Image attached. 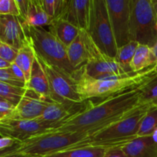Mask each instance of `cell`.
I'll list each match as a JSON object with an SVG mask.
<instances>
[{
	"label": "cell",
	"instance_id": "16",
	"mask_svg": "<svg viewBox=\"0 0 157 157\" xmlns=\"http://www.w3.org/2000/svg\"><path fill=\"white\" fill-rule=\"evenodd\" d=\"M89 36L85 30H80L75 41L67 47V55L72 67L76 71L82 68L89 59Z\"/></svg>",
	"mask_w": 157,
	"mask_h": 157
},
{
	"label": "cell",
	"instance_id": "12",
	"mask_svg": "<svg viewBox=\"0 0 157 157\" xmlns=\"http://www.w3.org/2000/svg\"><path fill=\"white\" fill-rule=\"evenodd\" d=\"M87 104L88 101L81 104L68 101L48 102L43 113L38 120L50 126L54 130H55L61 127L63 123L84 110L87 107Z\"/></svg>",
	"mask_w": 157,
	"mask_h": 157
},
{
	"label": "cell",
	"instance_id": "2",
	"mask_svg": "<svg viewBox=\"0 0 157 157\" xmlns=\"http://www.w3.org/2000/svg\"><path fill=\"white\" fill-rule=\"evenodd\" d=\"M153 67L139 73H131L102 79L89 78L79 70L75 75V83L78 92L86 101L92 98L106 99L139 87L154 78Z\"/></svg>",
	"mask_w": 157,
	"mask_h": 157
},
{
	"label": "cell",
	"instance_id": "34",
	"mask_svg": "<svg viewBox=\"0 0 157 157\" xmlns=\"http://www.w3.org/2000/svg\"><path fill=\"white\" fill-rule=\"evenodd\" d=\"M103 157H128L124 151L123 150L122 147H113L107 150L104 156Z\"/></svg>",
	"mask_w": 157,
	"mask_h": 157
},
{
	"label": "cell",
	"instance_id": "8",
	"mask_svg": "<svg viewBox=\"0 0 157 157\" xmlns=\"http://www.w3.org/2000/svg\"><path fill=\"white\" fill-rule=\"evenodd\" d=\"M89 54L87 64L79 70L89 78L102 79L134 73L131 69L127 68L119 64L115 58H111L101 52L90 37L89 38Z\"/></svg>",
	"mask_w": 157,
	"mask_h": 157
},
{
	"label": "cell",
	"instance_id": "10",
	"mask_svg": "<svg viewBox=\"0 0 157 157\" xmlns=\"http://www.w3.org/2000/svg\"><path fill=\"white\" fill-rule=\"evenodd\" d=\"M53 128L39 120L9 119L0 121L1 136H10L22 143L53 131Z\"/></svg>",
	"mask_w": 157,
	"mask_h": 157
},
{
	"label": "cell",
	"instance_id": "29",
	"mask_svg": "<svg viewBox=\"0 0 157 157\" xmlns=\"http://www.w3.org/2000/svg\"><path fill=\"white\" fill-rule=\"evenodd\" d=\"M0 82L6 83L12 86H15V87L26 88L25 84L16 78V76L14 75L10 68L0 70Z\"/></svg>",
	"mask_w": 157,
	"mask_h": 157
},
{
	"label": "cell",
	"instance_id": "38",
	"mask_svg": "<svg viewBox=\"0 0 157 157\" xmlns=\"http://www.w3.org/2000/svg\"><path fill=\"white\" fill-rule=\"evenodd\" d=\"M152 55H153V61H154L155 64L157 62V42L155 44V45L153 48H151Z\"/></svg>",
	"mask_w": 157,
	"mask_h": 157
},
{
	"label": "cell",
	"instance_id": "35",
	"mask_svg": "<svg viewBox=\"0 0 157 157\" xmlns=\"http://www.w3.org/2000/svg\"><path fill=\"white\" fill-rule=\"evenodd\" d=\"M10 69L11 71L13 72L14 75L16 76V78H18L21 82L24 83V84H25L26 87H27V80H26V77H25V75L24 71H23L21 70V69L20 68V67H18L15 62L12 63Z\"/></svg>",
	"mask_w": 157,
	"mask_h": 157
},
{
	"label": "cell",
	"instance_id": "21",
	"mask_svg": "<svg viewBox=\"0 0 157 157\" xmlns=\"http://www.w3.org/2000/svg\"><path fill=\"white\" fill-rule=\"evenodd\" d=\"M36 58L35 48L30 39L18 50V54L15 59V63L24 71L27 80V87L30 81L32 67ZM27 89V87H26Z\"/></svg>",
	"mask_w": 157,
	"mask_h": 157
},
{
	"label": "cell",
	"instance_id": "36",
	"mask_svg": "<svg viewBox=\"0 0 157 157\" xmlns=\"http://www.w3.org/2000/svg\"><path fill=\"white\" fill-rule=\"evenodd\" d=\"M12 63H10L9 61H5V60L0 58V70H5V69L10 68L11 66H12Z\"/></svg>",
	"mask_w": 157,
	"mask_h": 157
},
{
	"label": "cell",
	"instance_id": "17",
	"mask_svg": "<svg viewBox=\"0 0 157 157\" xmlns=\"http://www.w3.org/2000/svg\"><path fill=\"white\" fill-rule=\"evenodd\" d=\"M27 89L35 92L42 101L46 102L53 101L52 92L49 85L48 80L42 66L37 58H35L32 67L30 81Z\"/></svg>",
	"mask_w": 157,
	"mask_h": 157
},
{
	"label": "cell",
	"instance_id": "26",
	"mask_svg": "<svg viewBox=\"0 0 157 157\" xmlns=\"http://www.w3.org/2000/svg\"><path fill=\"white\" fill-rule=\"evenodd\" d=\"M139 44V43L136 41H130L128 44L118 48L117 53L115 57L117 62L127 68L131 69L130 64L133 60Z\"/></svg>",
	"mask_w": 157,
	"mask_h": 157
},
{
	"label": "cell",
	"instance_id": "9",
	"mask_svg": "<svg viewBox=\"0 0 157 157\" xmlns=\"http://www.w3.org/2000/svg\"><path fill=\"white\" fill-rule=\"evenodd\" d=\"M46 74L52 92V100L56 102H73L81 104L84 102L76 87V83L63 75L61 71L48 64L36 55Z\"/></svg>",
	"mask_w": 157,
	"mask_h": 157
},
{
	"label": "cell",
	"instance_id": "7",
	"mask_svg": "<svg viewBox=\"0 0 157 157\" xmlns=\"http://www.w3.org/2000/svg\"><path fill=\"white\" fill-rule=\"evenodd\" d=\"M87 33L97 46L108 56L115 58L118 48L112 29L106 0H91Z\"/></svg>",
	"mask_w": 157,
	"mask_h": 157
},
{
	"label": "cell",
	"instance_id": "6",
	"mask_svg": "<svg viewBox=\"0 0 157 157\" xmlns=\"http://www.w3.org/2000/svg\"><path fill=\"white\" fill-rule=\"evenodd\" d=\"M156 17L152 0H130V41L153 48L157 42Z\"/></svg>",
	"mask_w": 157,
	"mask_h": 157
},
{
	"label": "cell",
	"instance_id": "37",
	"mask_svg": "<svg viewBox=\"0 0 157 157\" xmlns=\"http://www.w3.org/2000/svg\"><path fill=\"white\" fill-rule=\"evenodd\" d=\"M0 157H27L22 154H20L18 153H9L6 154H1Z\"/></svg>",
	"mask_w": 157,
	"mask_h": 157
},
{
	"label": "cell",
	"instance_id": "22",
	"mask_svg": "<svg viewBox=\"0 0 157 157\" xmlns=\"http://www.w3.org/2000/svg\"><path fill=\"white\" fill-rule=\"evenodd\" d=\"M154 65L155 62L153 61L151 48L147 45L139 44L130 64L132 71L139 73Z\"/></svg>",
	"mask_w": 157,
	"mask_h": 157
},
{
	"label": "cell",
	"instance_id": "33",
	"mask_svg": "<svg viewBox=\"0 0 157 157\" xmlns=\"http://www.w3.org/2000/svg\"><path fill=\"white\" fill-rule=\"evenodd\" d=\"M29 1H30V0H16L18 9H19L20 11V14H21L20 18H21L23 21H25L26 17H27L28 10H29Z\"/></svg>",
	"mask_w": 157,
	"mask_h": 157
},
{
	"label": "cell",
	"instance_id": "3",
	"mask_svg": "<svg viewBox=\"0 0 157 157\" xmlns=\"http://www.w3.org/2000/svg\"><path fill=\"white\" fill-rule=\"evenodd\" d=\"M90 138L86 133L51 132L0 151V155L18 153L27 157H44L77 147H88Z\"/></svg>",
	"mask_w": 157,
	"mask_h": 157
},
{
	"label": "cell",
	"instance_id": "14",
	"mask_svg": "<svg viewBox=\"0 0 157 157\" xmlns=\"http://www.w3.org/2000/svg\"><path fill=\"white\" fill-rule=\"evenodd\" d=\"M91 0H69L63 19L78 28L80 30L87 31L90 16Z\"/></svg>",
	"mask_w": 157,
	"mask_h": 157
},
{
	"label": "cell",
	"instance_id": "41",
	"mask_svg": "<svg viewBox=\"0 0 157 157\" xmlns=\"http://www.w3.org/2000/svg\"><path fill=\"white\" fill-rule=\"evenodd\" d=\"M156 25H157V17H156Z\"/></svg>",
	"mask_w": 157,
	"mask_h": 157
},
{
	"label": "cell",
	"instance_id": "32",
	"mask_svg": "<svg viewBox=\"0 0 157 157\" xmlns=\"http://www.w3.org/2000/svg\"><path fill=\"white\" fill-rule=\"evenodd\" d=\"M19 143L21 142L14 139V138L10 137V136H1V139H0V151H4V150L12 148Z\"/></svg>",
	"mask_w": 157,
	"mask_h": 157
},
{
	"label": "cell",
	"instance_id": "11",
	"mask_svg": "<svg viewBox=\"0 0 157 157\" xmlns=\"http://www.w3.org/2000/svg\"><path fill=\"white\" fill-rule=\"evenodd\" d=\"M109 17L118 48L130 39V0H106Z\"/></svg>",
	"mask_w": 157,
	"mask_h": 157
},
{
	"label": "cell",
	"instance_id": "13",
	"mask_svg": "<svg viewBox=\"0 0 157 157\" xmlns=\"http://www.w3.org/2000/svg\"><path fill=\"white\" fill-rule=\"evenodd\" d=\"M29 41L23 20L13 15H0V41L19 50Z\"/></svg>",
	"mask_w": 157,
	"mask_h": 157
},
{
	"label": "cell",
	"instance_id": "20",
	"mask_svg": "<svg viewBox=\"0 0 157 157\" xmlns=\"http://www.w3.org/2000/svg\"><path fill=\"white\" fill-rule=\"evenodd\" d=\"M52 19L44 11L41 0H30L27 17L24 22L28 26L35 28H44L49 26Z\"/></svg>",
	"mask_w": 157,
	"mask_h": 157
},
{
	"label": "cell",
	"instance_id": "25",
	"mask_svg": "<svg viewBox=\"0 0 157 157\" xmlns=\"http://www.w3.org/2000/svg\"><path fill=\"white\" fill-rule=\"evenodd\" d=\"M26 88L12 86L0 82V98L4 99L16 107L23 97L25 95Z\"/></svg>",
	"mask_w": 157,
	"mask_h": 157
},
{
	"label": "cell",
	"instance_id": "40",
	"mask_svg": "<svg viewBox=\"0 0 157 157\" xmlns=\"http://www.w3.org/2000/svg\"><path fill=\"white\" fill-rule=\"evenodd\" d=\"M153 71L155 76H157V62L154 66H153Z\"/></svg>",
	"mask_w": 157,
	"mask_h": 157
},
{
	"label": "cell",
	"instance_id": "28",
	"mask_svg": "<svg viewBox=\"0 0 157 157\" xmlns=\"http://www.w3.org/2000/svg\"><path fill=\"white\" fill-rule=\"evenodd\" d=\"M0 15L21 16L16 0H0Z\"/></svg>",
	"mask_w": 157,
	"mask_h": 157
},
{
	"label": "cell",
	"instance_id": "4",
	"mask_svg": "<svg viewBox=\"0 0 157 157\" xmlns=\"http://www.w3.org/2000/svg\"><path fill=\"white\" fill-rule=\"evenodd\" d=\"M23 24L37 56L75 81L77 71L69 61L67 48L48 29L30 27L24 21Z\"/></svg>",
	"mask_w": 157,
	"mask_h": 157
},
{
	"label": "cell",
	"instance_id": "27",
	"mask_svg": "<svg viewBox=\"0 0 157 157\" xmlns=\"http://www.w3.org/2000/svg\"><path fill=\"white\" fill-rule=\"evenodd\" d=\"M141 104L157 106V76H155L142 86Z\"/></svg>",
	"mask_w": 157,
	"mask_h": 157
},
{
	"label": "cell",
	"instance_id": "5",
	"mask_svg": "<svg viewBox=\"0 0 157 157\" xmlns=\"http://www.w3.org/2000/svg\"><path fill=\"white\" fill-rule=\"evenodd\" d=\"M151 104H144L134 113L101 130L90 140L88 147L113 148L123 147L138 137L140 125Z\"/></svg>",
	"mask_w": 157,
	"mask_h": 157
},
{
	"label": "cell",
	"instance_id": "31",
	"mask_svg": "<svg viewBox=\"0 0 157 157\" xmlns=\"http://www.w3.org/2000/svg\"><path fill=\"white\" fill-rule=\"evenodd\" d=\"M15 109V106L12 103L0 98V121L10 118Z\"/></svg>",
	"mask_w": 157,
	"mask_h": 157
},
{
	"label": "cell",
	"instance_id": "18",
	"mask_svg": "<svg viewBox=\"0 0 157 157\" xmlns=\"http://www.w3.org/2000/svg\"><path fill=\"white\" fill-rule=\"evenodd\" d=\"M122 149L128 157H157V144L151 136L136 138Z\"/></svg>",
	"mask_w": 157,
	"mask_h": 157
},
{
	"label": "cell",
	"instance_id": "39",
	"mask_svg": "<svg viewBox=\"0 0 157 157\" xmlns=\"http://www.w3.org/2000/svg\"><path fill=\"white\" fill-rule=\"evenodd\" d=\"M151 136H152V138H153V141H154L156 144H157V128L154 130V131H153V134L151 135Z\"/></svg>",
	"mask_w": 157,
	"mask_h": 157
},
{
	"label": "cell",
	"instance_id": "30",
	"mask_svg": "<svg viewBox=\"0 0 157 157\" xmlns=\"http://www.w3.org/2000/svg\"><path fill=\"white\" fill-rule=\"evenodd\" d=\"M18 54V49L0 41V58L10 63L15 62Z\"/></svg>",
	"mask_w": 157,
	"mask_h": 157
},
{
	"label": "cell",
	"instance_id": "23",
	"mask_svg": "<svg viewBox=\"0 0 157 157\" xmlns=\"http://www.w3.org/2000/svg\"><path fill=\"white\" fill-rule=\"evenodd\" d=\"M108 148L98 147H83L71 149L44 157H103Z\"/></svg>",
	"mask_w": 157,
	"mask_h": 157
},
{
	"label": "cell",
	"instance_id": "15",
	"mask_svg": "<svg viewBox=\"0 0 157 157\" xmlns=\"http://www.w3.org/2000/svg\"><path fill=\"white\" fill-rule=\"evenodd\" d=\"M46 101L38 97L30 96L25 93L19 104L15 107L10 118L15 120H36L41 116L48 105Z\"/></svg>",
	"mask_w": 157,
	"mask_h": 157
},
{
	"label": "cell",
	"instance_id": "19",
	"mask_svg": "<svg viewBox=\"0 0 157 157\" xmlns=\"http://www.w3.org/2000/svg\"><path fill=\"white\" fill-rule=\"evenodd\" d=\"M50 31L62 44L68 47L80 32V29L63 18L53 20L48 26Z\"/></svg>",
	"mask_w": 157,
	"mask_h": 157
},
{
	"label": "cell",
	"instance_id": "1",
	"mask_svg": "<svg viewBox=\"0 0 157 157\" xmlns=\"http://www.w3.org/2000/svg\"><path fill=\"white\" fill-rule=\"evenodd\" d=\"M143 85L106 98L97 104L88 101L84 110L52 132L86 133L92 137L101 130L134 113L144 104H141Z\"/></svg>",
	"mask_w": 157,
	"mask_h": 157
},
{
	"label": "cell",
	"instance_id": "24",
	"mask_svg": "<svg viewBox=\"0 0 157 157\" xmlns=\"http://www.w3.org/2000/svg\"><path fill=\"white\" fill-rule=\"evenodd\" d=\"M157 128V106H152L143 118L138 131V137L150 136Z\"/></svg>",
	"mask_w": 157,
	"mask_h": 157
}]
</instances>
